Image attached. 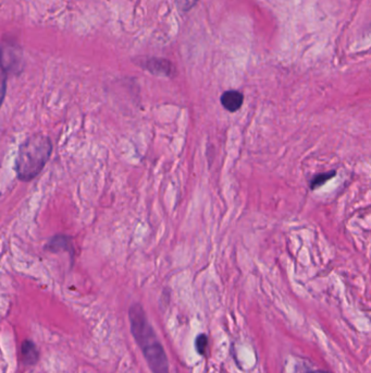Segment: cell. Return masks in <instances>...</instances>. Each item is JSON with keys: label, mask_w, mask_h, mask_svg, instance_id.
<instances>
[{"label": "cell", "mask_w": 371, "mask_h": 373, "mask_svg": "<svg viewBox=\"0 0 371 373\" xmlns=\"http://www.w3.org/2000/svg\"><path fill=\"white\" fill-rule=\"evenodd\" d=\"M195 346H196V349L197 351H198V354L205 355L208 346L207 336L205 335V334H200V335L197 336L196 340H195Z\"/></svg>", "instance_id": "obj_8"}, {"label": "cell", "mask_w": 371, "mask_h": 373, "mask_svg": "<svg viewBox=\"0 0 371 373\" xmlns=\"http://www.w3.org/2000/svg\"><path fill=\"white\" fill-rule=\"evenodd\" d=\"M244 102V95L241 92L230 90L225 91L221 95V105L225 107L227 112L235 113L240 110Z\"/></svg>", "instance_id": "obj_5"}, {"label": "cell", "mask_w": 371, "mask_h": 373, "mask_svg": "<svg viewBox=\"0 0 371 373\" xmlns=\"http://www.w3.org/2000/svg\"><path fill=\"white\" fill-rule=\"evenodd\" d=\"M309 373H327V372H323V371H313V372H309Z\"/></svg>", "instance_id": "obj_9"}, {"label": "cell", "mask_w": 371, "mask_h": 373, "mask_svg": "<svg viewBox=\"0 0 371 373\" xmlns=\"http://www.w3.org/2000/svg\"><path fill=\"white\" fill-rule=\"evenodd\" d=\"M53 153V143L47 135L35 133L26 138L15 158V170L21 181H33L42 173Z\"/></svg>", "instance_id": "obj_2"}, {"label": "cell", "mask_w": 371, "mask_h": 373, "mask_svg": "<svg viewBox=\"0 0 371 373\" xmlns=\"http://www.w3.org/2000/svg\"><path fill=\"white\" fill-rule=\"evenodd\" d=\"M336 170H330V172H327V173L318 174V175H316L311 181V190H316V189L321 188L322 185H326L329 181H331V179L336 177Z\"/></svg>", "instance_id": "obj_7"}, {"label": "cell", "mask_w": 371, "mask_h": 373, "mask_svg": "<svg viewBox=\"0 0 371 373\" xmlns=\"http://www.w3.org/2000/svg\"><path fill=\"white\" fill-rule=\"evenodd\" d=\"M132 335L143 351L153 373H169V361L154 329L147 319L144 309L134 304L129 310Z\"/></svg>", "instance_id": "obj_1"}, {"label": "cell", "mask_w": 371, "mask_h": 373, "mask_svg": "<svg viewBox=\"0 0 371 373\" xmlns=\"http://www.w3.org/2000/svg\"><path fill=\"white\" fill-rule=\"evenodd\" d=\"M46 251L51 254H59V252H69L74 254V246L71 242L70 237L64 235H56L53 238L49 239V242L44 247Z\"/></svg>", "instance_id": "obj_3"}, {"label": "cell", "mask_w": 371, "mask_h": 373, "mask_svg": "<svg viewBox=\"0 0 371 373\" xmlns=\"http://www.w3.org/2000/svg\"><path fill=\"white\" fill-rule=\"evenodd\" d=\"M22 357L24 363L28 365H34L38 359V351L35 344L26 340L22 344Z\"/></svg>", "instance_id": "obj_6"}, {"label": "cell", "mask_w": 371, "mask_h": 373, "mask_svg": "<svg viewBox=\"0 0 371 373\" xmlns=\"http://www.w3.org/2000/svg\"><path fill=\"white\" fill-rule=\"evenodd\" d=\"M144 68L156 76H171L173 74V67L169 61L164 59H147Z\"/></svg>", "instance_id": "obj_4"}]
</instances>
